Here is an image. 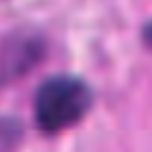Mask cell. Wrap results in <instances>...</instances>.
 <instances>
[{
    "mask_svg": "<svg viewBox=\"0 0 152 152\" xmlns=\"http://www.w3.org/2000/svg\"><path fill=\"white\" fill-rule=\"evenodd\" d=\"M93 93L76 76H52L36 93V124L45 133H57L76 121L90 109Z\"/></svg>",
    "mask_w": 152,
    "mask_h": 152,
    "instance_id": "cell-1",
    "label": "cell"
},
{
    "mask_svg": "<svg viewBox=\"0 0 152 152\" xmlns=\"http://www.w3.org/2000/svg\"><path fill=\"white\" fill-rule=\"evenodd\" d=\"M40 59V40L38 38H12L0 50V76L14 78L17 74H24L28 66H33Z\"/></svg>",
    "mask_w": 152,
    "mask_h": 152,
    "instance_id": "cell-2",
    "label": "cell"
},
{
    "mask_svg": "<svg viewBox=\"0 0 152 152\" xmlns=\"http://www.w3.org/2000/svg\"><path fill=\"white\" fill-rule=\"evenodd\" d=\"M145 43L147 45H152V21L147 24V28H145Z\"/></svg>",
    "mask_w": 152,
    "mask_h": 152,
    "instance_id": "cell-3",
    "label": "cell"
}]
</instances>
